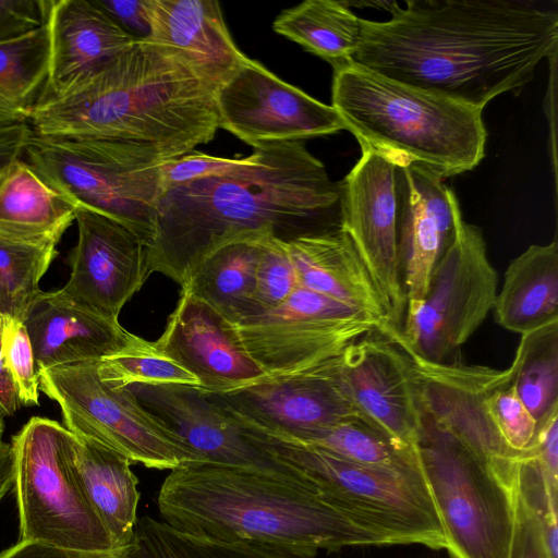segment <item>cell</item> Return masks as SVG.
Here are the masks:
<instances>
[{"label": "cell", "instance_id": "6da1fadb", "mask_svg": "<svg viewBox=\"0 0 558 558\" xmlns=\"http://www.w3.org/2000/svg\"><path fill=\"white\" fill-rule=\"evenodd\" d=\"M389 12L383 22L361 19L352 62L482 110L518 95L557 52V2L409 0Z\"/></svg>", "mask_w": 558, "mask_h": 558}, {"label": "cell", "instance_id": "7a4b0ae2", "mask_svg": "<svg viewBox=\"0 0 558 558\" xmlns=\"http://www.w3.org/2000/svg\"><path fill=\"white\" fill-rule=\"evenodd\" d=\"M256 161L235 172L163 192L148 267L183 288L196 267L235 241L296 238L341 228L340 182L304 142L254 148Z\"/></svg>", "mask_w": 558, "mask_h": 558}, {"label": "cell", "instance_id": "3957f363", "mask_svg": "<svg viewBox=\"0 0 558 558\" xmlns=\"http://www.w3.org/2000/svg\"><path fill=\"white\" fill-rule=\"evenodd\" d=\"M28 122L35 135L135 142L165 160L219 129L216 90L175 52L145 39L66 95L38 104Z\"/></svg>", "mask_w": 558, "mask_h": 558}, {"label": "cell", "instance_id": "277c9868", "mask_svg": "<svg viewBox=\"0 0 558 558\" xmlns=\"http://www.w3.org/2000/svg\"><path fill=\"white\" fill-rule=\"evenodd\" d=\"M157 505L161 521L180 532L301 557L386 545L316 488L248 468L199 462L173 469L160 486Z\"/></svg>", "mask_w": 558, "mask_h": 558}, {"label": "cell", "instance_id": "5b68a950", "mask_svg": "<svg viewBox=\"0 0 558 558\" xmlns=\"http://www.w3.org/2000/svg\"><path fill=\"white\" fill-rule=\"evenodd\" d=\"M331 106L362 151L444 179L474 169L487 138L482 109L407 85L354 62L333 70Z\"/></svg>", "mask_w": 558, "mask_h": 558}, {"label": "cell", "instance_id": "8992f818", "mask_svg": "<svg viewBox=\"0 0 558 558\" xmlns=\"http://www.w3.org/2000/svg\"><path fill=\"white\" fill-rule=\"evenodd\" d=\"M240 424L267 452L306 476L324 499L386 545L446 549L420 465L401 470L357 464L316 446Z\"/></svg>", "mask_w": 558, "mask_h": 558}, {"label": "cell", "instance_id": "52a82bcc", "mask_svg": "<svg viewBox=\"0 0 558 558\" xmlns=\"http://www.w3.org/2000/svg\"><path fill=\"white\" fill-rule=\"evenodd\" d=\"M26 162L77 208L110 217L146 245L157 227L165 159L141 143L33 134Z\"/></svg>", "mask_w": 558, "mask_h": 558}, {"label": "cell", "instance_id": "ba28073f", "mask_svg": "<svg viewBox=\"0 0 558 558\" xmlns=\"http://www.w3.org/2000/svg\"><path fill=\"white\" fill-rule=\"evenodd\" d=\"M414 446L452 558H508L515 483L499 475L420 409Z\"/></svg>", "mask_w": 558, "mask_h": 558}, {"label": "cell", "instance_id": "9c48e42d", "mask_svg": "<svg viewBox=\"0 0 558 558\" xmlns=\"http://www.w3.org/2000/svg\"><path fill=\"white\" fill-rule=\"evenodd\" d=\"M75 438L57 421L39 416L12 437L20 541L87 551L119 549L74 474Z\"/></svg>", "mask_w": 558, "mask_h": 558}, {"label": "cell", "instance_id": "30bf717a", "mask_svg": "<svg viewBox=\"0 0 558 558\" xmlns=\"http://www.w3.org/2000/svg\"><path fill=\"white\" fill-rule=\"evenodd\" d=\"M497 286L482 230L460 215L423 300L405 308L403 327L386 324L378 332L425 361L457 362L460 348L493 311Z\"/></svg>", "mask_w": 558, "mask_h": 558}, {"label": "cell", "instance_id": "8fae6325", "mask_svg": "<svg viewBox=\"0 0 558 558\" xmlns=\"http://www.w3.org/2000/svg\"><path fill=\"white\" fill-rule=\"evenodd\" d=\"M39 390L54 400L65 428L149 469L205 462L125 389L106 384L97 362L58 365L38 373Z\"/></svg>", "mask_w": 558, "mask_h": 558}, {"label": "cell", "instance_id": "7c38bea8", "mask_svg": "<svg viewBox=\"0 0 558 558\" xmlns=\"http://www.w3.org/2000/svg\"><path fill=\"white\" fill-rule=\"evenodd\" d=\"M385 325L337 300L298 286L279 306L236 325L243 344L268 375L301 373L339 357Z\"/></svg>", "mask_w": 558, "mask_h": 558}, {"label": "cell", "instance_id": "4fadbf2b", "mask_svg": "<svg viewBox=\"0 0 558 558\" xmlns=\"http://www.w3.org/2000/svg\"><path fill=\"white\" fill-rule=\"evenodd\" d=\"M339 357L310 371L267 375L232 390L203 392L244 425L272 436L303 440L344 420L364 418L339 379Z\"/></svg>", "mask_w": 558, "mask_h": 558}, {"label": "cell", "instance_id": "5bb4252c", "mask_svg": "<svg viewBox=\"0 0 558 558\" xmlns=\"http://www.w3.org/2000/svg\"><path fill=\"white\" fill-rule=\"evenodd\" d=\"M219 128L253 148L345 130L331 105L282 81L250 59L216 92Z\"/></svg>", "mask_w": 558, "mask_h": 558}, {"label": "cell", "instance_id": "9a60e30c", "mask_svg": "<svg viewBox=\"0 0 558 558\" xmlns=\"http://www.w3.org/2000/svg\"><path fill=\"white\" fill-rule=\"evenodd\" d=\"M396 166L372 151L340 181L341 228L368 269L390 325L400 328L405 293L397 240Z\"/></svg>", "mask_w": 558, "mask_h": 558}, {"label": "cell", "instance_id": "2e32d148", "mask_svg": "<svg viewBox=\"0 0 558 558\" xmlns=\"http://www.w3.org/2000/svg\"><path fill=\"white\" fill-rule=\"evenodd\" d=\"M124 388L205 462L254 469L314 487L306 476L252 439L233 416L198 387L134 384Z\"/></svg>", "mask_w": 558, "mask_h": 558}, {"label": "cell", "instance_id": "e0dca14e", "mask_svg": "<svg viewBox=\"0 0 558 558\" xmlns=\"http://www.w3.org/2000/svg\"><path fill=\"white\" fill-rule=\"evenodd\" d=\"M77 243L70 254L71 276L57 290L64 299L118 320L125 303L150 275L145 243L102 214L77 208Z\"/></svg>", "mask_w": 558, "mask_h": 558}, {"label": "cell", "instance_id": "ac0fdd59", "mask_svg": "<svg viewBox=\"0 0 558 558\" xmlns=\"http://www.w3.org/2000/svg\"><path fill=\"white\" fill-rule=\"evenodd\" d=\"M338 376L360 414L393 442L413 448L420 437L417 389L407 354L378 331L349 344Z\"/></svg>", "mask_w": 558, "mask_h": 558}, {"label": "cell", "instance_id": "d6986e66", "mask_svg": "<svg viewBox=\"0 0 558 558\" xmlns=\"http://www.w3.org/2000/svg\"><path fill=\"white\" fill-rule=\"evenodd\" d=\"M155 345L204 392L232 390L268 375L247 352L236 325L185 289Z\"/></svg>", "mask_w": 558, "mask_h": 558}, {"label": "cell", "instance_id": "ffe728a7", "mask_svg": "<svg viewBox=\"0 0 558 558\" xmlns=\"http://www.w3.org/2000/svg\"><path fill=\"white\" fill-rule=\"evenodd\" d=\"M397 240L407 307L420 303L462 215L444 178L421 163L396 166Z\"/></svg>", "mask_w": 558, "mask_h": 558}, {"label": "cell", "instance_id": "44dd1931", "mask_svg": "<svg viewBox=\"0 0 558 558\" xmlns=\"http://www.w3.org/2000/svg\"><path fill=\"white\" fill-rule=\"evenodd\" d=\"M46 27L48 77L38 104L66 95L138 40L94 0H50Z\"/></svg>", "mask_w": 558, "mask_h": 558}, {"label": "cell", "instance_id": "7402d4cb", "mask_svg": "<svg viewBox=\"0 0 558 558\" xmlns=\"http://www.w3.org/2000/svg\"><path fill=\"white\" fill-rule=\"evenodd\" d=\"M145 39L181 57L216 92L250 58L236 47L216 0H145Z\"/></svg>", "mask_w": 558, "mask_h": 558}, {"label": "cell", "instance_id": "603a6c76", "mask_svg": "<svg viewBox=\"0 0 558 558\" xmlns=\"http://www.w3.org/2000/svg\"><path fill=\"white\" fill-rule=\"evenodd\" d=\"M23 323L38 373L62 364L99 362L122 349L132 336L119 320L78 306L58 291H40Z\"/></svg>", "mask_w": 558, "mask_h": 558}, {"label": "cell", "instance_id": "cb8c5ba5", "mask_svg": "<svg viewBox=\"0 0 558 558\" xmlns=\"http://www.w3.org/2000/svg\"><path fill=\"white\" fill-rule=\"evenodd\" d=\"M286 246L299 286L390 324L379 291L342 228L300 236Z\"/></svg>", "mask_w": 558, "mask_h": 558}, {"label": "cell", "instance_id": "d4e9b609", "mask_svg": "<svg viewBox=\"0 0 558 558\" xmlns=\"http://www.w3.org/2000/svg\"><path fill=\"white\" fill-rule=\"evenodd\" d=\"M75 437L72 465L80 487L114 547H128L135 542L141 498L132 462L95 440Z\"/></svg>", "mask_w": 558, "mask_h": 558}, {"label": "cell", "instance_id": "484cf974", "mask_svg": "<svg viewBox=\"0 0 558 558\" xmlns=\"http://www.w3.org/2000/svg\"><path fill=\"white\" fill-rule=\"evenodd\" d=\"M77 207L19 159L0 180V238L57 245Z\"/></svg>", "mask_w": 558, "mask_h": 558}, {"label": "cell", "instance_id": "4316f807", "mask_svg": "<svg viewBox=\"0 0 558 558\" xmlns=\"http://www.w3.org/2000/svg\"><path fill=\"white\" fill-rule=\"evenodd\" d=\"M504 329L524 335L558 320V243L530 245L505 271L493 307Z\"/></svg>", "mask_w": 558, "mask_h": 558}, {"label": "cell", "instance_id": "83f0119b", "mask_svg": "<svg viewBox=\"0 0 558 558\" xmlns=\"http://www.w3.org/2000/svg\"><path fill=\"white\" fill-rule=\"evenodd\" d=\"M260 240L235 241L217 248L196 267L182 289L234 325L253 317Z\"/></svg>", "mask_w": 558, "mask_h": 558}, {"label": "cell", "instance_id": "f1b7e54d", "mask_svg": "<svg viewBox=\"0 0 558 558\" xmlns=\"http://www.w3.org/2000/svg\"><path fill=\"white\" fill-rule=\"evenodd\" d=\"M272 29L336 70L353 59L361 40V17L345 2L306 0L283 10Z\"/></svg>", "mask_w": 558, "mask_h": 558}, {"label": "cell", "instance_id": "f546056e", "mask_svg": "<svg viewBox=\"0 0 558 558\" xmlns=\"http://www.w3.org/2000/svg\"><path fill=\"white\" fill-rule=\"evenodd\" d=\"M46 25L0 44V118L28 121L48 77Z\"/></svg>", "mask_w": 558, "mask_h": 558}, {"label": "cell", "instance_id": "4dcf8cb0", "mask_svg": "<svg viewBox=\"0 0 558 558\" xmlns=\"http://www.w3.org/2000/svg\"><path fill=\"white\" fill-rule=\"evenodd\" d=\"M510 367L515 391L537 424L558 410V320L522 335Z\"/></svg>", "mask_w": 558, "mask_h": 558}, {"label": "cell", "instance_id": "1f68e13d", "mask_svg": "<svg viewBox=\"0 0 558 558\" xmlns=\"http://www.w3.org/2000/svg\"><path fill=\"white\" fill-rule=\"evenodd\" d=\"M296 441L316 446L350 462L368 466L403 470L418 465L414 447L397 445L362 417L344 420Z\"/></svg>", "mask_w": 558, "mask_h": 558}, {"label": "cell", "instance_id": "d6a6232c", "mask_svg": "<svg viewBox=\"0 0 558 558\" xmlns=\"http://www.w3.org/2000/svg\"><path fill=\"white\" fill-rule=\"evenodd\" d=\"M135 532L140 558H307L259 545L190 535L149 515L137 521Z\"/></svg>", "mask_w": 558, "mask_h": 558}, {"label": "cell", "instance_id": "836d02e7", "mask_svg": "<svg viewBox=\"0 0 558 558\" xmlns=\"http://www.w3.org/2000/svg\"><path fill=\"white\" fill-rule=\"evenodd\" d=\"M56 246L0 238V313L24 322L40 292V279L58 255Z\"/></svg>", "mask_w": 558, "mask_h": 558}, {"label": "cell", "instance_id": "e575fe53", "mask_svg": "<svg viewBox=\"0 0 558 558\" xmlns=\"http://www.w3.org/2000/svg\"><path fill=\"white\" fill-rule=\"evenodd\" d=\"M97 368L100 378L116 389L134 384L199 387L198 380L161 353L155 342L133 333L122 349L97 362Z\"/></svg>", "mask_w": 558, "mask_h": 558}, {"label": "cell", "instance_id": "d590c367", "mask_svg": "<svg viewBox=\"0 0 558 558\" xmlns=\"http://www.w3.org/2000/svg\"><path fill=\"white\" fill-rule=\"evenodd\" d=\"M486 412L507 445L523 453L533 444L537 423L519 398L512 381V369L489 367L484 392Z\"/></svg>", "mask_w": 558, "mask_h": 558}, {"label": "cell", "instance_id": "8d00e7d4", "mask_svg": "<svg viewBox=\"0 0 558 558\" xmlns=\"http://www.w3.org/2000/svg\"><path fill=\"white\" fill-rule=\"evenodd\" d=\"M515 489L536 519L550 557L558 558V486L550 482L530 448L520 459Z\"/></svg>", "mask_w": 558, "mask_h": 558}, {"label": "cell", "instance_id": "74e56055", "mask_svg": "<svg viewBox=\"0 0 558 558\" xmlns=\"http://www.w3.org/2000/svg\"><path fill=\"white\" fill-rule=\"evenodd\" d=\"M0 345L3 367L15 387L20 403L37 405L39 376L24 323L0 313Z\"/></svg>", "mask_w": 558, "mask_h": 558}, {"label": "cell", "instance_id": "f35d334b", "mask_svg": "<svg viewBox=\"0 0 558 558\" xmlns=\"http://www.w3.org/2000/svg\"><path fill=\"white\" fill-rule=\"evenodd\" d=\"M260 242L263 251L256 271L253 317L279 306L299 286L286 242L272 238Z\"/></svg>", "mask_w": 558, "mask_h": 558}, {"label": "cell", "instance_id": "ab89813d", "mask_svg": "<svg viewBox=\"0 0 558 558\" xmlns=\"http://www.w3.org/2000/svg\"><path fill=\"white\" fill-rule=\"evenodd\" d=\"M257 151L242 158H223L201 151H190L161 163L162 194L169 189L189 184L202 179L226 175L253 165ZM162 196V195H161Z\"/></svg>", "mask_w": 558, "mask_h": 558}, {"label": "cell", "instance_id": "60d3db41", "mask_svg": "<svg viewBox=\"0 0 558 558\" xmlns=\"http://www.w3.org/2000/svg\"><path fill=\"white\" fill-rule=\"evenodd\" d=\"M50 0H0V44L46 25Z\"/></svg>", "mask_w": 558, "mask_h": 558}, {"label": "cell", "instance_id": "b9f144b4", "mask_svg": "<svg viewBox=\"0 0 558 558\" xmlns=\"http://www.w3.org/2000/svg\"><path fill=\"white\" fill-rule=\"evenodd\" d=\"M0 558H140L136 539L124 548L109 551H87L61 548L34 541H19L0 553Z\"/></svg>", "mask_w": 558, "mask_h": 558}, {"label": "cell", "instance_id": "7bdbcfd3", "mask_svg": "<svg viewBox=\"0 0 558 558\" xmlns=\"http://www.w3.org/2000/svg\"><path fill=\"white\" fill-rule=\"evenodd\" d=\"M508 558H551L541 527L533 514L515 496V518Z\"/></svg>", "mask_w": 558, "mask_h": 558}, {"label": "cell", "instance_id": "ee69618b", "mask_svg": "<svg viewBox=\"0 0 558 558\" xmlns=\"http://www.w3.org/2000/svg\"><path fill=\"white\" fill-rule=\"evenodd\" d=\"M125 32L138 40L149 36L145 0H94Z\"/></svg>", "mask_w": 558, "mask_h": 558}, {"label": "cell", "instance_id": "f6af8a7d", "mask_svg": "<svg viewBox=\"0 0 558 558\" xmlns=\"http://www.w3.org/2000/svg\"><path fill=\"white\" fill-rule=\"evenodd\" d=\"M33 134L28 121L0 122V180L10 166L24 156Z\"/></svg>", "mask_w": 558, "mask_h": 558}, {"label": "cell", "instance_id": "bcb514c9", "mask_svg": "<svg viewBox=\"0 0 558 558\" xmlns=\"http://www.w3.org/2000/svg\"><path fill=\"white\" fill-rule=\"evenodd\" d=\"M20 405L15 387L2 364L0 345V413L2 416L13 415Z\"/></svg>", "mask_w": 558, "mask_h": 558}, {"label": "cell", "instance_id": "7dc6e473", "mask_svg": "<svg viewBox=\"0 0 558 558\" xmlns=\"http://www.w3.org/2000/svg\"><path fill=\"white\" fill-rule=\"evenodd\" d=\"M15 459L13 447L10 444L0 442V501L14 485Z\"/></svg>", "mask_w": 558, "mask_h": 558}, {"label": "cell", "instance_id": "c3c4849f", "mask_svg": "<svg viewBox=\"0 0 558 558\" xmlns=\"http://www.w3.org/2000/svg\"><path fill=\"white\" fill-rule=\"evenodd\" d=\"M3 427H4L3 416L0 413V442H1V436H2V433H3Z\"/></svg>", "mask_w": 558, "mask_h": 558}, {"label": "cell", "instance_id": "681fc988", "mask_svg": "<svg viewBox=\"0 0 558 558\" xmlns=\"http://www.w3.org/2000/svg\"><path fill=\"white\" fill-rule=\"evenodd\" d=\"M4 121H11V120H4V119L0 118V122H4ZM13 121H16V120H13Z\"/></svg>", "mask_w": 558, "mask_h": 558}]
</instances>
